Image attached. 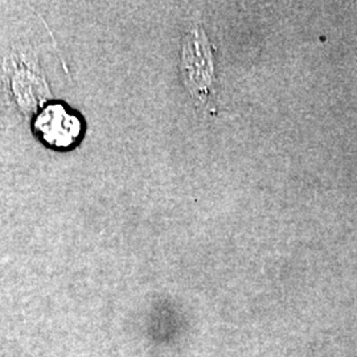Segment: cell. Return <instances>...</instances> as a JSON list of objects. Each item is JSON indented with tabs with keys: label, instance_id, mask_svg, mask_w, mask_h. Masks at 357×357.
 <instances>
[{
	"label": "cell",
	"instance_id": "1",
	"mask_svg": "<svg viewBox=\"0 0 357 357\" xmlns=\"http://www.w3.org/2000/svg\"><path fill=\"white\" fill-rule=\"evenodd\" d=\"M181 70L187 86L202 102H209L215 91V65L213 53L204 29L196 26L183 41Z\"/></svg>",
	"mask_w": 357,
	"mask_h": 357
},
{
	"label": "cell",
	"instance_id": "2",
	"mask_svg": "<svg viewBox=\"0 0 357 357\" xmlns=\"http://www.w3.org/2000/svg\"><path fill=\"white\" fill-rule=\"evenodd\" d=\"M35 128L43 141L59 150L75 146L82 134L81 119L60 103L47 106L38 115Z\"/></svg>",
	"mask_w": 357,
	"mask_h": 357
}]
</instances>
